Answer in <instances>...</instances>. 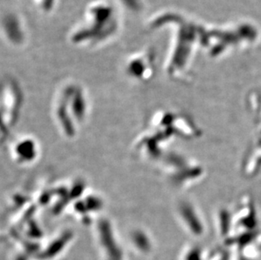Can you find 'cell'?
<instances>
[{"mask_svg":"<svg viewBox=\"0 0 261 260\" xmlns=\"http://www.w3.org/2000/svg\"><path fill=\"white\" fill-rule=\"evenodd\" d=\"M154 58L155 57L151 51L136 53L127 62V73L140 80L144 76H150Z\"/></svg>","mask_w":261,"mask_h":260,"instance_id":"cell-1","label":"cell"},{"mask_svg":"<svg viewBox=\"0 0 261 260\" xmlns=\"http://www.w3.org/2000/svg\"><path fill=\"white\" fill-rule=\"evenodd\" d=\"M100 242L108 260H122L123 254L110 231H100Z\"/></svg>","mask_w":261,"mask_h":260,"instance_id":"cell-2","label":"cell"},{"mask_svg":"<svg viewBox=\"0 0 261 260\" xmlns=\"http://www.w3.org/2000/svg\"><path fill=\"white\" fill-rule=\"evenodd\" d=\"M65 239H67V237H65L64 239L59 238L56 240L55 242H52L48 248H47L46 250L43 252L41 258L43 260H50L57 256L59 252L62 251V249L65 247L64 245L65 244V242H67V240Z\"/></svg>","mask_w":261,"mask_h":260,"instance_id":"cell-3","label":"cell"}]
</instances>
